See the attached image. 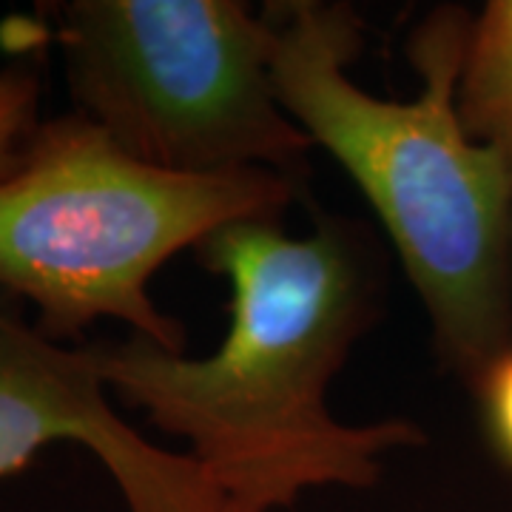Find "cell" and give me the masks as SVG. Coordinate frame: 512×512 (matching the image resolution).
<instances>
[{"mask_svg":"<svg viewBox=\"0 0 512 512\" xmlns=\"http://www.w3.org/2000/svg\"><path fill=\"white\" fill-rule=\"evenodd\" d=\"M456 97L467 131L512 168V0H490L470 23Z\"/></svg>","mask_w":512,"mask_h":512,"instance_id":"8992f818","label":"cell"},{"mask_svg":"<svg viewBox=\"0 0 512 512\" xmlns=\"http://www.w3.org/2000/svg\"><path fill=\"white\" fill-rule=\"evenodd\" d=\"M299 180L274 171L171 174L140 163L83 114L43 120L0 183V291L32 302L35 328L63 345L100 319L185 353L183 322L154 302V274L217 231L279 220Z\"/></svg>","mask_w":512,"mask_h":512,"instance_id":"3957f363","label":"cell"},{"mask_svg":"<svg viewBox=\"0 0 512 512\" xmlns=\"http://www.w3.org/2000/svg\"><path fill=\"white\" fill-rule=\"evenodd\" d=\"M274 80L291 120L356 183L393 242L447 367L478 379L510 345L512 168L458 114L473 15L439 6L410 37L421 92H365L350 66L365 23L348 3L268 6Z\"/></svg>","mask_w":512,"mask_h":512,"instance_id":"7a4b0ae2","label":"cell"},{"mask_svg":"<svg viewBox=\"0 0 512 512\" xmlns=\"http://www.w3.org/2000/svg\"><path fill=\"white\" fill-rule=\"evenodd\" d=\"M43 80L35 63H12L0 69V183L18 171L35 143Z\"/></svg>","mask_w":512,"mask_h":512,"instance_id":"52a82bcc","label":"cell"},{"mask_svg":"<svg viewBox=\"0 0 512 512\" xmlns=\"http://www.w3.org/2000/svg\"><path fill=\"white\" fill-rule=\"evenodd\" d=\"M484 410V427L501 458L512 464V342L476 379Z\"/></svg>","mask_w":512,"mask_h":512,"instance_id":"ba28073f","label":"cell"},{"mask_svg":"<svg viewBox=\"0 0 512 512\" xmlns=\"http://www.w3.org/2000/svg\"><path fill=\"white\" fill-rule=\"evenodd\" d=\"M197 259L231 288V322L208 356L134 333L83 348L111 396L188 441L231 510H291L322 487L370 490L387 453L427 441L410 419L345 424L330 413V382L379 308L348 222L325 217L305 237L279 220L237 222Z\"/></svg>","mask_w":512,"mask_h":512,"instance_id":"6da1fadb","label":"cell"},{"mask_svg":"<svg viewBox=\"0 0 512 512\" xmlns=\"http://www.w3.org/2000/svg\"><path fill=\"white\" fill-rule=\"evenodd\" d=\"M74 111L171 174L299 180L311 137L274 80L271 9L242 0H63L46 6Z\"/></svg>","mask_w":512,"mask_h":512,"instance_id":"277c9868","label":"cell"},{"mask_svg":"<svg viewBox=\"0 0 512 512\" xmlns=\"http://www.w3.org/2000/svg\"><path fill=\"white\" fill-rule=\"evenodd\" d=\"M109 396L86 348L57 345L0 305V478L72 441L106 467L128 512H234L194 458L140 436Z\"/></svg>","mask_w":512,"mask_h":512,"instance_id":"5b68a950","label":"cell"}]
</instances>
